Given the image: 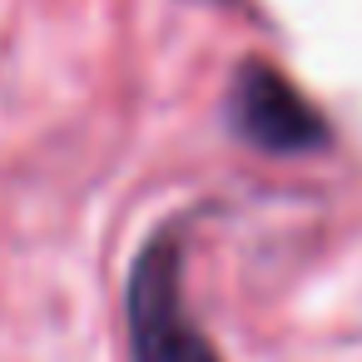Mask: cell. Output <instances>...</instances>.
Wrapping results in <instances>:
<instances>
[{
    "label": "cell",
    "mask_w": 362,
    "mask_h": 362,
    "mask_svg": "<svg viewBox=\"0 0 362 362\" xmlns=\"http://www.w3.org/2000/svg\"><path fill=\"white\" fill-rule=\"evenodd\" d=\"M124 317H129V352L134 362H218L214 342L199 332L184 303V258L179 238H154L124 288Z\"/></svg>",
    "instance_id": "cell-1"
},
{
    "label": "cell",
    "mask_w": 362,
    "mask_h": 362,
    "mask_svg": "<svg viewBox=\"0 0 362 362\" xmlns=\"http://www.w3.org/2000/svg\"><path fill=\"white\" fill-rule=\"evenodd\" d=\"M228 119L248 144L268 154H298L327 139V124L313 115V105L263 60L238 65L233 90H228Z\"/></svg>",
    "instance_id": "cell-2"
}]
</instances>
